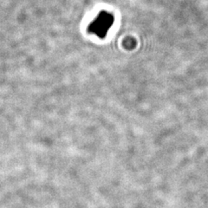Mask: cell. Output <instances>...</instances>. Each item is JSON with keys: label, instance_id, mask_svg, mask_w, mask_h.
I'll use <instances>...</instances> for the list:
<instances>
[{"label": "cell", "instance_id": "obj_1", "mask_svg": "<svg viewBox=\"0 0 208 208\" xmlns=\"http://www.w3.org/2000/svg\"><path fill=\"white\" fill-rule=\"evenodd\" d=\"M113 23L114 18L110 13L101 11L89 25V31L97 36L103 38L106 36L107 32L112 26Z\"/></svg>", "mask_w": 208, "mask_h": 208}]
</instances>
